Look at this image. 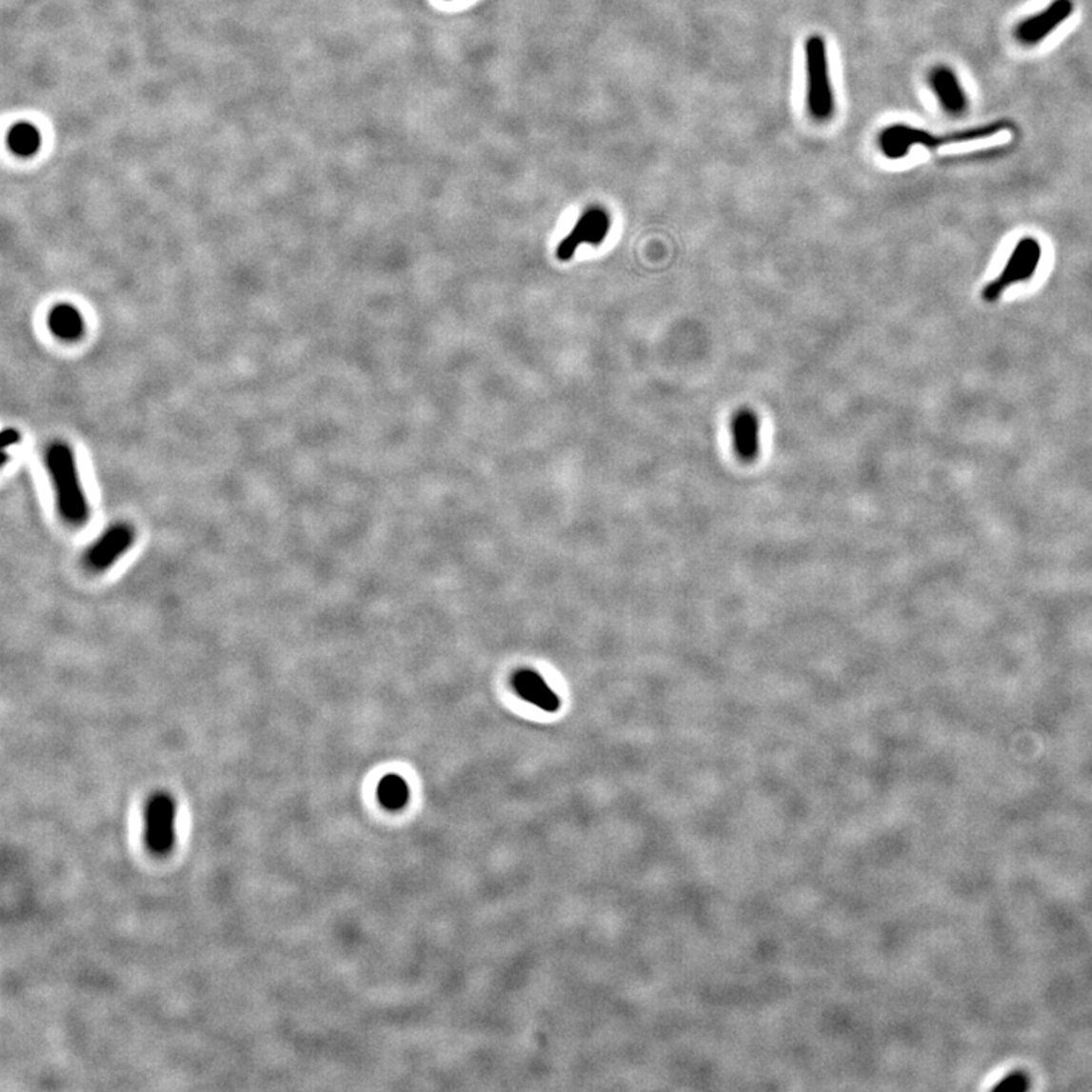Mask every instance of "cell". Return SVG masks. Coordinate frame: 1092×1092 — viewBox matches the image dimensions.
I'll return each instance as SVG.
<instances>
[{
    "mask_svg": "<svg viewBox=\"0 0 1092 1092\" xmlns=\"http://www.w3.org/2000/svg\"><path fill=\"white\" fill-rule=\"evenodd\" d=\"M176 803L168 792H157L145 807L146 845L157 856H166L175 845Z\"/></svg>",
    "mask_w": 1092,
    "mask_h": 1092,
    "instance_id": "cell-4",
    "label": "cell"
},
{
    "mask_svg": "<svg viewBox=\"0 0 1092 1092\" xmlns=\"http://www.w3.org/2000/svg\"><path fill=\"white\" fill-rule=\"evenodd\" d=\"M1004 129H1009V124L1004 120L984 125V127L948 132V134L943 135L932 134V132L907 127V125H894V127L886 128L882 132L880 146H882V150L886 157L897 160V158L907 155V152L917 145L924 146L927 149H938L941 146L951 145V143L971 142V140H979V138L992 137V135L1000 134Z\"/></svg>",
    "mask_w": 1092,
    "mask_h": 1092,
    "instance_id": "cell-2",
    "label": "cell"
},
{
    "mask_svg": "<svg viewBox=\"0 0 1092 1092\" xmlns=\"http://www.w3.org/2000/svg\"><path fill=\"white\" fill-rule=\"evenodd\" d=\"M513 685L524 700L529 701L531 705H537L545 712H556L557 708L560 707L559 698L549 689L548 685L544 682L541 675L536 674V672H518Z\"/></svg>",
    "mask_w": 1092,
    "mask_h": 1092,
    "instance_id": "cell-10",
    "label": "cell"
},
{
    "mask_svg": "<svg viewBox=\"0 0 1092 1092\" xmlns=\"http://www.w3.org/2000/svg\"><path fill=\"white\" fill-rule=\"evenodd\" d=\"M134 541L135 531L129 524L119 523L109 526L87 549L84 556L87 567L94 572H104L114 566L131 549Z\"/></svg>",
    "mask_w": 1092,
    "mask_h": 1092,
    "instance_id": "cell-6",
    "label": "cell"
},
{
    "mask_svg": "<svg viewBox=\"0 0 1092 1092\" xmlns=\"http://www.w3.org/2000/svg\"><path fill=\"white\" fill-rule=\"evenodd\" d=\"M46 467L52 478L56 508L61 519L75 528L87 526L89 506L79 480L75 454L66 444H53L46 452Z\"/></svg>",
    "mask_w": 1092,
    "mask_h": 1092,
    "instance_id": "cell-1",
    "label": "cell"
},
{
    "mask_svg": "<svg viewBox=\"0 0 1092 1092\" xmlns=\"http://www.w3.org/2000/svg\"><path fill=\"white\" fill-rule=\"evenodd\" d=\"M805 70H807V105L813 119L824 122L835 111V97L831 89L828 70L827 45L821 35H812L805 42Z\"/></svg>",
    "mask_w": 1092,
    "mask_h": 1092,
    "instance_id": "cell-3",
    "label": "cell"
},
{
    "mask_svg": "<svg viewBox=\"0 0 1092 1092\" xmlns=\"http://www.w3.org/2000/svg\"><path fill=\"white\" fill-rule=\"evenodd\" d=\"M49 325L56 336L73 339L83 329V321L73 307L58 306L49 316Z\"/></svg>",
    "mask_w": 1092,
    "mask_h": 1092,
    "instance_id": "cell-13",
    "label": "cell"
},
{
    "mask_svg": "<svg viewBox=\"0 0 1092 1092\" xmlns=\"http://www.w3.org/2000/svg\"><path fill=\"white\" fill-rule=\"evenodd\" d=\"M378 798L387 809H401L408 798V787L401 777L387 776L378 787Z\"/></svg>",
    "mask_w": 1092,
    "mask_h": 1092,
    "instance_id": "cell-14",
    "label": "cell"
},
{
    "mask_svg": "<svg viewBox=\"0 0 1092 1092\" xmlns=\"http://www.w3.org/2000/svg\"><path fill=\"white\" fill-rule=\"evenodd\" d=\"M1073 8L1071 0H1055L1044 11L1029 17L1018 27V40L1029 46L1042 42L1073 14Z\"/></svg>",
    "mask_w": 1092,
    "mask_h": 1092,
    "instance_id": "cell-8",
    "label": "cell"
},
{
    "mask_svg": "<svg viewBox=\"0 0 1092 1092\" xmlns=\"http://www.w3.org/2000/svg\"><path fill=\"white\" fill-rule=\"evenodd\" d=\"M608 229H610V216H608L607 211L598 208V207L587 209L580 217L572 232L567 235L564 242L560 243L557 258L564 260V262L570 260L582 243H589L593 247H598L606 239Z\"/></svg>",
    "mask_w": 1092,
    "mask_h": 1092,
    "instance_id": "cell-7",
    "label": "cell"
},
{
    "mask_svg": "<svg viewBox=\"0 0 1092 1092\" xmlns=\"http://www.w3.org/2000/svg\"><path fill=\"white\" fill-rule=\"evenodd\" d=\"M930 83H932L935 93L940 97L943 109L951 114H961V112L965 111L966 96L961 83L956 78L955 71L940 66L932 71Z\"/></svg>",
    "mask_w": 1092,
    "mask_h": 1092,
    "instance_id": "cell-11",
    "label": "cell"
},
{
    "mask_svg": "<svg viewBox=\"0 0 1092 1092\" xmlns=\"http://www.w3.org/2000/svg\"><path fill=\"white\" fill-rule=\"evenodd\" d=\"M20 442V434L15 429L7 428L2 433V457L8 452V447H15Z\"/></svg>",
    "mask_w": 1092,
    "mask_h": 1092,
    "instance_id": "cell-15",
    "label": "cell"
},
{
    "mask_svg": "<svg viewBox=\"0 0 1092 1092\" xmlns=\"http://www.w3.org/2000/svg\"><path fill=\"white\" fill-rule=\"evenodd\" d=\"M1025 1085H1027V1082H1025L1024 1076L1020 1073H1015L1009 1076V1078L1004 1079L997 1088L1023 1089L1025 1088Z\"/></svg>",
    "mask_w": 1092,
    "mask_h": 1092,
    "instance_id": "cell-16",
    "label": "cell"
},
{
    "mask_svg": "<svg viewBox=\"0 0 1092 1092\" xmlns=\"http://www.w3.org/2000/svg\"><path fill=\"white\" fill-rule=\"evenodd\" d=\"M8 148L17 157L30 158L42 148V132L30 122H17L8 131Z\"/></svg>",
    "mask_w": 1092,
    "mask_h": 1092,
    "instance_id": "cell-12",
    "label": "cell"
},
{
    "mask_svg": "<svg viewBox=\"0 0 1092 1092\" xmlns=\"http://www.w3.org/2000/svg\"><path fill=\"white\" fill-rule=\"evenodd\" d=\"M731 431L736 455L743 462H754L759 455V419L756 413L748 408L739 410L731 422Z\"/></svg>",
    "mask_w": 1092,
    "mask_h": 1092,
    "instance_id": "cell-9",
    "label": "cell"
},
{
    "mask_svg": "<svg viewBox=\"0 0 1092 1092\" xmlns=\"http://www.w3.org/2000/svg\"><path fill=\"white\" fill-rule=\"evenodd\" d=\"M1040 260V243L1032 237H1024L1015 247L1014 252L1004 266L1003 272L1000 273L999 278L984 288L983 298L992 303V301L999 299L1000 295L1010 286L1030 280L1037 272Z\"/></svg>",
    "mask_w": 1092,
    "mask_h": 1092,
    "instance_id": "cell-5",
    "label": "cell"
}]
</instances>
